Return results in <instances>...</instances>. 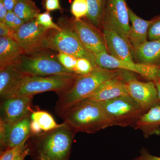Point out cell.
<instances>
[{
  "instance_id": "6da1fadb",
  "label": "cell",
  "mask_w": 160,
  "mask_h": 160,
  "mask_svg": "<svg viewBox=\"0 0 160 160\" xmlns=\"http://www.w3.org/2000/svg\"><path fill=\"white\" fill-rule=\"evenodd\" d=\"M131 72L122 69H106L98 66L86 75H80L71 87L58 93V99L55 111L60 116L67 109L82 100L88 98L104 82L114 78L126 80L133 77Z\"/></svg>"
},
{
  "instance_id": "7a4b0ae2",
  "label": "cell",
  "mask_w": 160,
  "mask_h": 160,
  "mask_svg": "<svg viewBox=\"0 0 160 160\" xmlns=\"http://www.w3.org/2000/svg\"><path fill=\"white\" fill-rule=\"evenodd\" d=\"M60 117L77 132L94 133L113 126L101 102L88 98L76 103Z\"/></svg>"
},
{
  "instance_id": "3957f363",
  "label": "cell",
  "mask_w": 160,
  "mask_h": 160,
  "mask_svg": "<svg viewBox=\"0 0 160 160\" xmlns=\"http://www.w3.org/2000/svg\"><path fill=\"white\" fill-rule=\"evenodd\" d=\"M76 131L64 122L55 129L33 135L31 139L38 158L48 160H69Z\"/></svg>"
},
{
  "instance_id": "277c9868",
  "label": "cell",
  "mask_w": 160,
  "mask_h": 160,
  "mask_svg": "<svg viewBox=\"0 0 160 160\" xmlns=\"http://www.w3.org/2000/svg\"><path fill=\"white\" fill-rule=\"evenodd\" d=\"M79 76L77 74L47 76L24 75L7 98L33 97L38 93L50 91L55 92L58 94L71 87Z\"/></svg>"
},
{
  "instance_id": "5b68a950",
  "label": "cell",
  "mask_w": 160,
  "mask_h": 160,
  "mask_svg": "<svg viewBox=\"0 0 160 160\" xmlns=\"http://www.w3.org/2000/svg\"><path fill=\"white\" fill-rule=\"evenodd\" d=\"M47 50L22 54L13 64L18 70L25 75L47 76L76 74L60 63L57 55Z\"/></svg>"
},
{
  "instance_id": "8992f818",
  "label": "cell",
  "mask_w": 160,
  "mask_h": 160,
  "mask_svg": "<svg viewBox=\"0 0 160 160\" xmlns=\"http://www.w3.org/2000/svg\"><path fill=\"white\" fill-rule=\"evenodd\" d=\"M61 30L51 29L46 41V49L71 55L76 58L89 60L95 66V55L88 51L69 25L60 26Z\"/></svg>"
},
{
  "instance_id": "52a82bcc",
  "label": "cell",
  "mask_w": 160,
  "mask_h": 160,
  "mask_svg": "<svg viewBox=\"0 0 160 160\" xmlns=\"http://www.w3.org/2000/svg\"><path fill=\"white\" fill-rule=\"evenodd\" d=\"M100 102L113 126L134 128L144 113L140 105L128 95Z\"/></svg>"
},
{
  "instance_id": "ba28073f",
  "label": "cell",
  "mask_w": 160,
  "mask_h": 160,
  "mask_svg": "<svg viewBox=\"0 0 160 160\" xmlns=\"http://www.w3.org/2000/svg\"><path fill=\"white\" fill-rule=\"evenodd\" d=\"M50 30L38 24L35 19L24 23L12 32L11 37L17 42L23 54H28L48 50L46 41Z\"/></svg>"
},
{
  "instance_id": "9c48e42d",
  "label": "cell",
  "mask_w": 160,
  "mask_h": 160,
  "mask_svg": "<svg viewBox=\"0 0 160 160\" xmlns=\"http://www.w3.org/2000/svg\"><path fill=\"white\" fill-rule=\"evenodd\" d=\"M129 21L128 6L126 0H107L102 21V29L113 30L130 45Z\"/></svg>"
},
{
  "instance_id": "30bf717a",
  "label": "cell",
  "mask_w": 160,
  "mask_h": 160,
  "mask_svg": "<svg viewBox=\"0 0 160 160\" xmlns=\"http://www.w3.org/2000/svg\"><path fill=\"white\" fill-rule=\"evenodd\" d=\"M95 57L97 66L101 68L132 72L154 82L160 80V66L122 61L106 52L95 55Z\"/></svg>"
},
{
  "instance_id": "8fae6325",
  "label": "cell",
  "mask_w": 160,
  "mask_h": 160,
  "mask_svg": "<svg viewBox=\"0 0 160 160\" xmlns=\"http://www.w3.org/2000/svg\"><path fill=\"white\" fill-rule=\"evenodd\" d=\"M69 24L88 51L94 55L103 52L108 53L103 32L98 28L81 19L69 21Z\"/></svg>"
},
{
  "instance_id": "7c38bea8",
  "label": "cell",
  "mask_w": 160,
  "mask_h": 160,
  "mask_svg": "<svg viewBox=\"0 0 160 160\" xmlns=\"http://www.w3.org/2000/svg\"><path fill=\"white\" fill-rule=\"evenodd\" d=\"M31 115L11 124L0 122V142L3 151L26 143L32 136Z\"/></svg>"
},
{
  "instance_id": "4fadbf2b",
  "label": "cell",
  "mask_w": 160,
  "mask_h": 160,
  "mask_svg": "<svg viewBox=\"0 0 160 160\" xmlns=\"http://www.w3.org/2000/svg\"><path fill=\"white\" fill-rule=\"evenodd\" d=\"M125 86L127 94L140 105L144 112L160 104L154 82H141L134 77L125 81Z\"/></svg>"
},
{
  "instance_id": "5bb4252c",
  "label": "cell",
  "mask_w": 160,
  "mask_h": 160,
  "mask_svg": "<svg viewBox=\"0 0 160 160\" xmlns=\"http://www.w3.org/2000/svg\"><path fill=\"white\" fill-rule=\"evenodd\" d=\"M33 97L12 96L2 99L0 122L11 124L31 114Z\"/></svg>"
},
{
  "instance_id": "9a60e30c",
  "label": "cell",
  "mask_w": 160,
  "mask_h": 160,
  "mask_svg": "<svg viewBox=\"0 0 160 160\" xmlns=\"http://www.w3.org/2000/svg\"><path fill=\"white\" fill-rule=\"evenodd\" d=\"M103 30L108 53L118 60L134 62L130 45L113 30L108 29Z\"/></svg>"
},
{
  "instance_id": "2e32d148",
  "label": "cell",
  "mask_w": 160,
  "mask_h": 160,
  "mask_svg": "<svg viewBox=\"0 0 160 160\" xmlns=\"http://www.w3.org/2000/svg\"><path fill=\"white\" fill-rule=\"evenodd\" d=\"M126 81L118 78L107 80L99 86L88 99L101 102L128 95L125 89Z\"/></svg>"
},
{
  "instance_id": "e0dca14e",
  "label": "cell",
  "mask_w": 160,
  "mask_h": 160,
  "mask_svg": "<svg viewBox=\"0 0 160 160\" xmlns=\"http://www.w3.org/2000/svg\"><path fill=\"white\" fill-rule=\"evenodd\" d=\"M129 20L131 22L129 41L132 49L138 47L148 40V30L151 20L147 21L137 15L128 7Z\"/></svg>"
},
{
  "instance_id": "ac0fdd59",
  "label": "cell",
  "mask_w": 160,
  "mask_h": 160,
  "mask_svg": "<svg viewBox=\"0 0 160 160\" xmlns=\"http://www.w3.org/2000/svg\"><path fill=\"white\" fill-rule=\"evenodd\" d=\"M142 132L146 138L151 136L160 135V104L153 106L144 112L134 128Z\"/></svg>"
},
{
  "instance_id": "d6986e66",
  "label": "cell",
  "mask_w": 160,
  "mask_h": 160,
  "mask_svg": "<svg viewBox=\"0 0 160 160\" xmlns=\"http://www.w3.org/2000/svg\"><path fill=\"white\" fill-rule=\"evenodd\" d=\"M132 54L138 63L160 66V39L147 41L132 49Z\"/></svg>"
},
{
  "instance_id": "ffe728a7",
  "label": "cell",
  "mask_w": 160,
  "mask_h": 160,
  "mask_svg": "<svg viewBox=\"0 0 160 160\" xmlns=\"http://www.w3.org/2000/svg\"><path fill=\"white\" fill-rule=\"evenodd\" d=\"M14 64L0 66V97L1 100L8 97L23 77Z\"/></svg>"
},
{
  "instance_id": "44dd1931",
  "label": "cell",
  "mask_w": 160,
  "mask_h": 160,
  "mask_svg": "<svg viewBox=\"0 0 160 160\" xmlns=\"http://www.w3.org/2000/svg\"><path fill=\"white\" fill-rule=\"evenodd\" d=\"M22 51L17 42L10 37H0V66L13 64Z\"/></svg>"
},
{
  "instance_id": "7402d4cb",
  "label": "cell",
  "mask_w": 160,
  "mask_h": 160,
  "mask_svg": "<svg viewBox=\"0 0 160 160\" xmlns=\"http://www.w3.org/2000/svg\"><path fill=\"white\" fill-rule=\"evenodd\" d=\"M88 13L86 17L96 28L102 27V21L107 5V0H86Z\"/></svg>"
},
{
  "instance_id": "603a6c76",
  "label": "cell",
  "mask_w": 160,
  "mask_h": 160,
  "mask_svg": "<svg viewBox=\"0 0 160 160\" xmlns=\"http://www.w3.org/2000/svg\"><path fill=\"white\" fill-rule=\"evenodd\" d=\"M13 11L26 23L35 19L40 10L32 0H18Z\"/></svg>"
},
{
  "instance_id": "cb8c5ba5",
  "label": "cell",
  "mask_w": 160,
  "mask_h": 160,
  "mask_svg": "<svg viewBox=\"0 0 160 160\" xmlns=\"http://www.w3.org/2000/svg\"><path fill=\"white\" fill-rule=\"evenodd\" d=\"M31 118L32 121L37 124L42 132L55 129L60 125L56 122L53 117L49 112L43 110L32 111Z\"/></svg>"
},
{
  "instance_id": "d4e9b609",
  "label": "cell",
  "mask_w": 160,
  "mask_h": 160,
  "mask_svg": "<svg viewBox=\"0 0 160 160\" xmlns=\"http://www.w3.org/2000/svg\"><path fill=\"white\" fill-rule=\"evenodd\" d=\"M98 67L87 59L78 58L74 72L79 75H86L93 71Z\"/></svg>"
},
{
  "instance_id": "484cf974",
  "label": "cell",
  "mask_w": 160,
  "mask_h": 160,
  "mask_svg": "<svg viewBox=\"0 0 160 160\" xmlns=\"http://www.w3.org/2000/svg\"><path fill=\"white\" fill-rule=\"evenodd\" d=\"M88 5L86 0H73L71 6V12L75 19H81L86 17L88 13Z\"/></svg>"
},
{
  "instance_id": "4316f807",
  "label": "cell",
  "mask_w": 160,
  "mask_h": 160,
  "mask_svg": "<svg viewBox=\"0 0 160 160\" xmlns=\"http://www.w3.org/2000/svg\"><path fill=\"white\" fill-rule=\"evenodd\" d=\"M38 24L48 29H56L59 30L62 29L60 26L55 24L52 21V18L49 12L39 13L36 18Z\"/></svg>"
},
{
  "instance_id": "83f0119b",
  "label": "cell",
  "mask_w": 160,
  "mask_h": 160,
  "mask_svg": "<svg viewBox=\"0 0 160 160\" xmlns=\"http://www.w3.org/2000/svg\"><path fill=\"white\" fill-rule=\"evenodd\" d=\"M57 57L60 63L66 69L74 72L78 58L62 52H58V53L57 54Z\"/></svg>"
},
{
  "instance_id": "f1b7e54d",
  "label": "cell",
  "mask_w": 160,
  "mask_h": 160,
  "mask_svg": "<svg viewBox=\"0 0 160 160\" xmlns=\"http://www.w3.org/2000/svg\"><path fill=\"white\" fill-rule=\"evenodd\" d=\"M160 39V15L151 20L148 30V40L149 41Z\"/></svg>"
},
{
  "instance_id": "f546056e",
  "label": "cell",
  "mask_w": 160,
  "mask_h": 160,
  "mask_svg": "<svg viewBox=\"0 0 160 160\" xmlns=\"http://www.w3.org/2000/svg\"><path fill=\"white\" fill-rule=\"evenodd\" d=\"M25 23L23 20L21 19L15 14L14 12L8 11L5 23L11 29L12 32L17 30Z\"/></svg>"
},
{
  "instance_id": "4dcf8cb0",
  "label": "cell",
  "mask_w": 160,
  "mask_h": 160,
  "mask_svg": "<svg viewBox=\"0 0 160 160\" xmlns=\"http://www.w3.org/2000/svg\"><path fill=\"white\" fill-rule=\"evenodd\" d=\"M26 143L1 152L0 160H14L26 148Z\"/></svg>"
},
{
  "instance_id": "1f68e13d",
  "label": "cell",
  "mask_w": 160,
  "mask_h": 160,
  "mask_svg": "<svg viewBox=\"0 0 160 160\" xmlns=\"http://www.w3.org/2000/svg\"><path fill=\"white\" fill-rule=\"evenodd\" d=\"M132 160H160V157L152 155L146 148H142L139 155Z\"/></svg>"
},
{
  "instance_id": "d6a6232c",
  "label": "cell",
  "mask_w": 160,
  "mask_h": 160,
  "mask_svg": "<svg viewBox=\"0 0 160 160\" xmlns=\"http://www.w3.org/2000/svg\"><path fill=\"white\" fill-rule=\"evenodd\" d=\"M45 8L47 12L62 9L59 0H45Z\"/></svg>"
},
{
  "instance_id": "836d02e7",
  "label": "cell",
  "mask_w": 160,
  "mask_h": 160,
  "mask_svg": "<svg viewBox=\"0 0 160 160\" xmlns=\"http://www.w3.org/2000/svg\"><path fill=\"white\" fill-rule=\"evenodd\" d=\"M12 32L5 22H0V36L11 37Z\"/></svg>"
},
{
  "instance_id": "e575fe53",
  "label": "cell",
  "mask_w": 160,
  "mask_h": 160,
  "mask_svg": "<svg viewBox=\"0 0 160 160\" xmlns=\"http://www.w3.org/2000/svg\"><path fill=\"white\" fill-rule=\"evenodd\" d=\"M8 10L4 6L2 0H0V22H5Z\"/></svg>"
},
{
  "instance_id": "d590c367",
  "label": "cell",
  "mask_w": 160,
  "mask_h": 160,
  "mask_svg": "<svg viewBox=\"0 0 160 160\" xmlns=\"http://www.w3.org/2000/svg\"><path fill=\"white\" fill-rule=\"evenodd\" d=\"M8 11H13L18 0H2Z\"/></svg>"
},
{
  "instance_id": "8d00e7d4",
  "label": "cell",
  "mask_w": 160,
  "mask_h": 160,
  "mask_svg": "<svg viewBox=\"0 0 160 160\" xmlns=\"http://www.w3.org/2000/svg\"><path fill=\"white\" fill-rule=\"evenodd\" d=\"M29 153V149L27 148V146L26 149H24L21 153L18 155L16 158H15L14 160H24L25 158L27 156Z\"/></svg>"
},
{
  "instance_id": "74e56055",
  "label": "cell",
  "mask_w": 160,
  "mask_h": 160,
  "mask_svg": "<svg viewBox=\"0 0 160 160\" xmlns=\"http://www.w3.org/2000/svg\"><path fill=\"white\" fill-rule=\"evenodd\" d=\"M155 83L156 86L158 98L160 102V80L156 82H155Z\"/></svg>"
},
{
  "instance_id": "f35d334b",
  "label": "cell",
  "mask_w": 160,
  "mask_h": 160,
  "mask_svg": "<svg viewBox=\"0 0 160 160\" xmlns=\"http://www.w3.org/2000/svg\"><path fill=\"white\" fill-rule=\"evenodd\" d=\"M39 159L40 160H48L44 158H43V157H41V158H39Z\"/></svg>"
}]
</instances>
